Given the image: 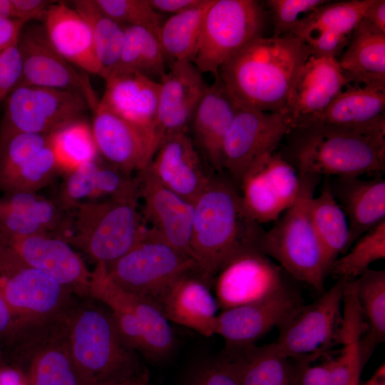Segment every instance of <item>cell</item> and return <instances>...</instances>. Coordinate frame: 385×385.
<instances>
[{
    "instance_id": "cell-1",
    "label": "cell",
    "mask_w": 385,
    "mask_h": 385,
    "mask_svg": "<svg viewBox=\"0 0 385 385\" xmlns=\"http://www.w3.org/2000/svg\"><path fill=\"white\" fill-rule=\"evenodd\" d=\"M310 56L308 45L296 36L261 35L227 61L217 77L237 106L285 114L294 81Z\"/></svg>"
},
{
    "instance_id": "cell-2",
    "label": "cell",
    "mask_w": 385,
    "mask_h": 385,
    "mask_svg": "<svg viewBox=\"0 0 385 385\" xmlns=\"http://www.w3.org/2000/svg\"><path fill=\"white\" fill-rule=\"evenodd\" d=\"M193 206L190 248L208 282L236 255L259 249L265 231L247 213L239 190L225 173L211 174Z\"/></svg>"
},
{
    "instance_id": "cell-3",
    "label": "cell",
    "mask_w": 385,
    "mask_h": 385,
    "mask_svg": "<svg viewBox=\"0 0 385 385\" xmlns=\"http://www.w3.org/2000/svg\"><path fill=\"white\" fill-rule=\"evenodd\" d=\"M282 156L300 175L359 177L385 170V129H357L324 123L294 127Z\"/></svg>"
},
{
    "instance_id": "cell-4",
    "label": "cell",
    "mask_w": 385,
    "mask_h": 385,
    "mask_svg": "<svg viewBox=\"0 0 385 385\" xmlns=\"http://www.w3.org/2000/svg\"><path fill=\"white\" fill-rule=\"evenodd\" d=\"M69 348L83 385H116L141 372L108 309L79 299L67 314Z\"/></svg>"
},
{
    "instance_id": "cell-5",
    "label": "cell",
    "mask_w": 385,
    "mask_h": 385,
    "mask_svg": "<svg viewBox=\"0 0 385 385\" xmlns=\"http://www.w3.org/2000/svg\"><path fill=\"white\" fill-rule=\"evenodd\" d=\"M138 200V194H134L79 203L66 212L58 237L96 264L111 263L133 247L147 229Z\"/></svg>"
},
{
    "instance_id": "cell-6",
    "label": "cell",
    "mask_w": 385,
    "mask_h": 385,
    "mask_svg": "<svg viewBox=\"0 0 385 385\" xmlns=\"http://www.w3.org/2000/svg\"><path fill=\"white\" fill-rule=\"evenodd\" d=\"M300 176L297 200L264 232L259 250L276 260L289 275L322 294L329 267L310 217V203L320 177Z\"/></svg>"
},
{
    "instance_id": "cell-7",
    "label": "cell",
    "mask_w": 385,
    "mask_h": 385,
    "mask_svg": "<svg viewBox=\"0 0 385 385\" xmlns=\"http://www.w3.org/2000/svg\"><path fill=\"white\" fill-rule=\"evenodd\" d=\"M69 309L19 326L1 348L4 362L19 370L28 385H83L69 348Z\"/></svg>"
},
{
    "instance_id": "cell-8",
    "label": "cell",
    "mask_w": 385,
    "mask_h": 385,
    "mask_svg": "<svg viewBox=\"0 0 385 385\" xmlns=\"http://www.w3.org/2000/svg\"><path fill=\"white\" fill-rule=\"evenodd\" d=\"M106 265L117 285L148 300L160 309L165 295L178 279L200 272L192 257L179 251L148 227L133 247Z\"/></svg>"
},
{
    "instance_id": "cell-9",
    "label": "cell",
    "mask_w": 385,
    "mask_h": 385,
    "mask_svg": "<svg viewBox=\"0 0 385 385\" xmlns=\"http://www.w3.org/2000/svg\"><path fill=\"white\" fill-rule=\"evenodd\" d=\"M0 291L18 327L61 314L79 298L1 241Z\"/></svg>"
},
{
    "instance_id": "cell-10",
    "label": "cell",
    "mask_w": 385,
    "mask_h": 385,
    "mask_svg": "<svg viewBox=\"0 0 385 385\" xmlns=\"http://www.w3.org/2000/svg\"><path fill=\"white\" fill-rule=\"evenodd\" d=\"M265 21V11L257 1L212 0L192 63L202 73H210L217 78L227 61L262 35Z\"/></svg>"
},
{
    "instance_id": "cell-11",
    "label": "cell",
    "mask_w": 385,
    "mask_h": 385,
    "mask_svg": "<svg viewBox=\"0 0 385 385\" xmlns=\"http://www.w3.org/2000/svg\"><path fill=\"white\" fill-rule=\"evenodd\" d=\"M5 101L0 140L21 133L51 135L81 120L89 108L79 92L40 86L17 87Z\"/></svg>"
},
{
    "instance_id": "cell-12",
    "label": "cell",
    "mask_w": 385,
    "mask_h": 385,
    "mask_svg": "<svg viewBox=\"0 0 385 385\" xmlns=\"http://www.w3.org/2000/svg\"><path fill=\"white\" fill-rule=\"evenodd\" d=\"M345 282L339 279L317 300L301 304L277 327L274 344L282 355L308 362L339 342Z\"/></svg>"
},
{
    "instance_id": "cell-13",
    "label": "cell",
    "mask_w": 385,
    "mask_h": 385,
    "mask_svg": "<svg viewBox=\"0 0 385 385\" xmlns=\"http://www.w3.org/2000/svg\"><path fill=\"white\" fill-rule=\"evenodd\" d=\"M291 128L287 114L237 106L222 143L223 173L239 190L250 165L263 154L275 151Z\"/></svg>"
},
{
    "instance_id": "cell-14",
    "label": "cell",
    "mask_w": 385,
    "mask_h": 385,
    "mask_svg": "<svg viewBox=\"0 0 385 385\" xmlns=\"http://www.w3.org/2000/svg\"><path fill=\"white\" fill-rule=\"evenodd\" d=\"M287 274L259 249L245 251L231 259L217 274L215 299L218 307L225 310L272 297L290 287Z\"/></svg>"
},
{
    "instance_id": "cell-15",
    "label": "cell",
    "mask_w": 385,
    "mask_h": 385,
    "mask_svg": "<svg viewBox=\"0 0 385 385\" xmlns=\"http://www.w3.org/2000/svg\"><path fill=\"white\" fill-rule=\"evenodd\" d=\"M18 48L22 74L17 87L40 86L79 92L93 111L99 103L88 76L78 72L51 44L43 24L25 25Z\"/></svg>"
},
{
    "instance_id": "cell-16",
    "label": "cell",
    "mask_w": 385,
    "mask_h": 385,
    "mask_svg": "<svg viewBox=\"0 0 385 385\" xmlns=\"http://www.w3.org/2000/svg\"><path fill=\"white\" fill-rule=\"evenodd\" d=\"M93 111L94 141L108 164L128 175L146 168L163 139L157 129L129 121L99 103Z\"/></svg>"
},
{
    "instance_id": "cell-17",
    "label": "cell",
    "mask_w": 385,
    "mask_h": 385,
    "mask_svg": "<svg viewBox=\"0 0 385 385\" xmlns=\"http://www.w3.org/2000/svg\"><path fill=\"white\" fill-rule=\"evenodd\" d=\"M141 214L148 228L193 258L190 241L193 203L163 185L147 167L136 173ZM194 259V258H193Z\"/></svg>"
},
{
    "instance_id": "cell-18",
    "label": "cell",
    "mask_w": 385,
    "mask_h": 385,
    "mask_svg": "<svg viewBox=\"0 0 385 385\" xmlns=\"http://www.w3.org/2000/svg\"><path fill=\"white\" fill-rule=\"evenodd\" d=\"M348 84L338 59L311 55L299 71L287 98L284 113L292 128L318 123Z\"/></svg>"
},
{
    "instance_id": "cell-19",
    "label": "cell",
    "mask_w": 385,
    "mask_h": 385,
    "mask_svg": "<svg viewBox=\"0 0 385 385\" xmlns=\"http://www.w3.org/2000/svg\"><path fill=\"white\" fill-rule=\"evenodd\" d=\"M28 265L56 279L76 297L89 298L91 272L81 257L52 235L0 237Z\"/></svg>"
},
{
    "instance_id": "cell-20",
    "label": "cell",
    "mask_w": 385,
    "mask_h": 385,
    "mask_svg": "<svg viewBox=\"0 0 385 385\" xmlns=\"http://www.w3.org/2000/svg\"><path fill=\"white\" fill-rule=\"evenodd\" d=\"M204 160L189 133L177 132L163 137L148 167L163 185L193 203L213 173Z\"/></svg>"
},
{
    "instance_id": "cell-21",
    "label": "cell",
    "mask_w": 385,
    "mask_h": 385,
    "mask_svg": "<svg viewBox=\"0 0 385 385\" xmlns=\"http://www.w3.org/2000/svg\"><path fill=\"white\" fill-rule=\"evenodd\" d=\"M301 304L289 287L267 299L222 310L216 317L215 334L222 337L228 348L254 344Z\"/></svg>"
},
{
    "instance_id": "cell-22",
    "label": "cell",
    "mask_w": 385,
    "mask_h": 385,
    "mask_svg": "<svg viewBox=\"0 0 385 385\" xmlns=\"http://www.w3.org/2000/svg\"><path fill=\"white\" fill-rule=\"evenodd\" d=\"M159 83L157 130L163 138L168 134L188 132L191 119L207 87L202 73L192 61H175Z\"/></svg>"
},
{
    "instance_id": "cell-23",
    "label": "cell",
    "mask_w": 385,
    "mask_h": 385,
    "mask_svg": "<svg viewBox=\"0 0 385 385\" xmlns=\"http://www.w3.org/2000/svg\"><path fill=\"white\" fill-rule=\"evenodd\" d=\"M237 106L219 77L207 89L191 119L190 135L207 165L223 173L222 148Z\"/></svg>"
},
{
    "instance_id": "cell-24",
    "label": "cell",
    "mask_w": 385,
    "mask_h": 385,
    "mask_svg": "<svg viewBox=\"0 0 385 385\" xmlns=\"http://www.w3.org/2000/svg\"><path fill=\"white\" fill-rule=\"evenodd\" d=\"M136 177L128 175L96 159L66 173L55 203L65 212L78 204L138 194Z\"/></svg>"
},
{
    "instance_id": "cell-25",
    "label": "cell",
    "mask_w": 385,
    "mask_h": 385,
    "mask_svg": "<svg viewBox=\"0 0 385 385\" xmlns=\"http://www.w3.org/2000/svg\"><path fill=\"white\" fill-rule=\"evenodd\" d=\"M266 153L250 165L239 187L245 210L260 225L275 221L290 207L292 199L286 176Z\"/></svg>"
},
{
    "instance_id": "cell-26",
    "label": "cell",
    "mask_w": 385,
    "mask_h": 385,
    "mask_svg": "<svg viewBox=\"0 0 385 385\" xmlns=\"http://www.w3.org/2000/svg\"><path fill=\"white\" fill-rule=\"evenodd\" d=\"M208 283L198 272L178 279L160 306L166 319L205 337L214 335L218 304Z\"/></svg>"
},
{
    "instance_id": "cell-27",
    "label": "cell",
    "mask_w": 385,
    "mask_h": 385,
    "mask_svg": "<svg viewBox=\"0 0 385 385\" xmlns=\"http://www.w3.org/2000/svg\"><path fill=\"white\" fill-rule=\"evenodd\" d=\"M105 81L101 106L129 121L155 128L159 81L138 71L112 74Z\"/></svg>"
},
{
    "instance_id": "cell-28",
    "label": "cell",
    "mask_w": 385,
    "mask_h": 385,
    "mask_svg": "<svg viewBox=\"0 0 385 385\" xmlns=\"http://www.w3.org/2000/svg\"><path fill=\"white\" fill-rule=\"evenodd\" d=\"M332 192L344 210L349 225V245L385 220V180L381 177H335Z\"/></svg>"
},
{
    "instance_id": "cell-29",
    "label": "cell",
    "mask_w": 385,
    "mask_h": 385,
    "mask_svg": "<svg viewBox=\"0 0 385 385\" xmlns=\"http://www.w3.org/2000/svg\"><path fill=\"white\" fill-rule=\"evenodd\" d=\"M43 21L51 44L68 62L100 76L91 30L73 8L62 1L53 3Z\"/></svg>"
},
{
    "instance_id": "cell-30",
    "label": "cell",
    "mask_w": 385,
    "mask_h": 385,
    "mask_svg": "<svg viewBox=\"0 0 385 385\" xmlns=\"http://www.w3.org/2000/svg\"><path fill=\"white\" fill-rule=\"evenodd\" d=\"M385 86L346 85L318 123L357 129H385Z\"/></svg>"
},
{
    "instance_id": "cell-31",
    "label": "cell",
    "mask_w": 385,
    "mask_h": 385,
    "mask_svg": "<svg viewBox=\"0 0 385 385\" xmlns=\"http://www.w3.org/2000/svg\"><path fill=\"white\" fill-rule=\"evenodd\" d=\"M338 63L349 84L385 86V34L363 18Z\"/></svg>"
},
{
    "instance_id": "cell-32",
    "label": "cell",
    "mask_w": 385,
    "mask_h": 385,
    "mask_svg": "<svg viewBox=\"0 0 385 385\" xmlns=\"http://www.w3.org/2000/svg\"><path fill=\"white\" fill-rule=\"evenodd\" d=\"M231 361L240 385H291L294 372L289 358L282 355L274 343L228 348Z\"/></svg>"
},
{
    "instance_id": "cell-33",
    "label": "cell",
    "mask_w": 385,
    "mask_h": 385,
    "mask_svg": "<svg viewBox=\"0 0 385 385\" xmlns=\"http://www.w3.org/2000/svg\"><path fill=\"white\" fill-rule=\"evenodd\" d=\"M310 217L329 273L332 263L350 247L349 222L332 192L329 177H326L320 195L311 201Z\"/></svg>"
},
{
    "instance_id": "cell-34",
    "label": "cell",
    "mask_w": 385,
    "mask_h": 385,
    "mask_svg": "<svg viewBox=\"0 0 385 385\" xmlns=\"http://www.w3.org/2000/svg\"><path fill=\"white\" fill-rule=\"evenodd\" d=\"M160 28L125 26L119 61L110 74L138 71L153 79L165 73V57L158 37Z\"/></svg>"
},
{
    "instance_id": "cell-35",
    "label": "cell",
    "mask_w": 385,
    "mask_h": 385,
    "mask_svg": "<svg viewBox=\"0 0 385 385\" xmlns=\"http://www.w3.org/2000/svg\"><path fill=\"white\" fill-rule=\"evenodd\" d=\"M212 0H202L197 6L171 15L160 25L158 37L165 57L170 63L193 61L199 43L202 26Z\"/></svg>"
},
{
    "instance_id": "cell-36",
    "label": "cell",
    "mask_w": 385,
    "mask_h": 385,
    "mask_svg": "<svg viewBox=\"0 0 385 385\" xmlns=\"http://www.w3.org/2000/svg\"><path fill=\"white\" fill-rule=\"evenodd\" d=\"M73 9L87 23L100 67L105 80L116 66L125 38V26L104 14L94 0L73 1Z\"/></svg>"
},
{
    "instance_id": "cell-37",
    "label": "cell",
    "mask_w": 385,
    "mask_h": 385,
    "mask_svg": "<svg viewBox=\"0 0 385 385\" xmlns=\"http://www.w3.org/2000/svg\"><path fill=\"white\" fill-rule=\"evenodd\" d=\"M354 279L359 306L366 319V334L361 341V354L366 360L385 339V271L369 269Z\"/></svg>"
},
{
    "instance_id": "cell-38",
    "label": "cell",
    "mask_w": 385,
    "mask_h": 385,
    "mask_svg": "<svg viewBox=\"0 0 385 385\" xmlns=\"http://www.w3.org/2000/svg\"><path fill=\"white\" fill-rule=\"evenodd\" d=\"M371 2L372 0L334 3L329 1L302 17L290 35L302 41L321 31H331L351 36Z\"/></svg>"
},
{
    "instance_id": "cell-39",
    "label": "cell",
    "mask_w": 385,
    "mask_h": 385,
    "mask_svg": "<svg viewBox=\"0 0 385 385\" xmlns=\"http://www.w3.org/2000/svg\"><path fill=\"white\" fill-rule=\"evenodd\" d=\"M50 142L60 170L66 173L96 159L92 129L82 120L51 134Z\"/></svg>"
},
{
    "instance_id": "cell-40",
    "label": "cell",
    "mask_w": 385,
    "mask_h": 385,
    "mask_svg": "<svg viewBox=\"0 0 385 385\" xmlns=\"http://www.w3.org/2000/svg\"><path fill=\"white\" fill-rule=\"evenodd\" d=\"M384 258L385 220L360 236L349 252L332 263L329 272L339 279H354L371 263Z\"/></svg>"
},
{
    "instance_id": "cell-41",
    "label": "cell",
    "mask_w": 385,
    "mask_h": 385,
    "mask_svg": "<svg viewBox=\"0 0 385 385\" xmlns=\"http://www.w3.org/2000/svg\"><path fill=\"white\" fill-rule=\"evenodd\" d=\"M61 171L51 142L6 179L0 189L6 192H34L48 184Z\"/></svg>"
},
{
    "instance_id": "cell-42",
    "label": "cell",
    "mask_w": 385,
    "mask_h": 385,
    "mask_svg": "<svg viewBox=\"0 0 385 385\" xmlns=\"http://www.w3.org/2000/svg\"><path fill=\"white\" fill-rule=\"evenodd\" d=\"M6 202L40 224L45 231L58 237L62 232L66 214L53 201L34 192H17L6 194Z\"/></svg>"
},
{
    "instance_id": "cell-43",
    "label": "cell",
    "mask_w": 385,
    "mask_h": 385,
    "mask_svg": "<svg viewBox=\"0 0 385 385\" xmlns=\"http://www.w3.org/2000/svg\"><path fill=\"white\" fill-rule=\"evenodd\" d=\"M50 142V135L21 133L0 140V185Z\"/></svg>"
},
{
    "instance_id": "cell-44",
    "label": "cell",
    "mask_w": 385,
    "mask_h": 385,
    "mask_svg": "<svg viewBox=\"0 0 385 385\" xmlns=\"http://www.w3.org/2000/svg\"><path fill=\"white\" fill-rule=\"evenodd\" d=\"M101 11L123 26L160 28V16L149 0H94Z\"/></svg>"
},
{
    "instance_id": "cell-45",
    "label": "cell",
    "mask_w": 385,
    "mask_h": 385,
    "mask_svg": "<svg viewBox=\"0 0 385 385\" xmlns=\"http://www.w3.org/2000/svg\"><path fill=\"white\" fill-rule=\"evenodd\" d=\"M326 0H269L266 1L272 14L274 35L278 37L290 35L302 19L316 8L327 3Z\"/></svg>"
},
{
    "instance_id": "cell-46",
    "label": "cell",
    "mask_w": 385,
    "mask_h": 385,
    "mask_svg": "<svg viewBox=\"0 0 385 385\" xmlns=\"http://www.w3.org/2000/svg\"><path fill=\"white\" fill-rule=\"evenodd\" d=\"M22 74V63L18 41L0 55V102L16 88Z\"/></svg>"
},
{
    "instance_id": "cell-47",
    "label": "cell",
    "mask_w": 385,
    "mask_h": 385,
    "mask_svg": "<svg viewBox=\"0 0 385 385\" xmlns=\"http://www.w3.org/2000/svg\"><path fill=\"white\" fill-rule=\"evenodd\" d=\"M189 385H240L235 370L225 356L201 367Z\"/></svg>"
},
{
    "instance_id": "cell-48",
    "label": "cell",
    "mask_w": 385,
    "mask_h": 385,
    "mask_svg": "<svg viewBox=\"0 0 385 385\" xmlns=\"http://www.w3.org/2000/svg\"><path fill=\"white\" fill-rule=\"evenodd\" d=\"M14 19L26 23L32 19L43 20L48 7L54 3L48 0H11Z\"/></svg>"
},
{
    "instance_id": "cell-49",
    "label": "cell",
    "mask_w": 385,
    "mask_h": 385,
    "mask_svg": "<svg viewBox=\"0 0 385 385\" xmlns=\"http://www.w3.org/2000/svg\"><path fill=\"white\" fill-rule=\"evenodd\" d=\"M298 385H334L327 362L310 366L305 362L298 374Z\"/></svg>"
},
{
    "instance_id": "cell-50",
    "label": "cell",
    "mask_w": 385,
    "mask_h": 385,
    "mask_svg": "<svg viewBox=\"0 0 385 385\" xmlns=\"http://www.w3.org/2000/svg\"><path fill=\"white\" fill-rule=\"evenodd\" d=\"M26 21L16 19H0V55L18 41Z\"/></svg>"
},
{
    "instance_id": "cell-51",
    "label": "cell",
    "mask_w": 385,
    "mask_h": 385,
    "mask_svg": "<svg viewBox=\"0 0 385 385\" xmlns=\"http://www.w3.org/2000/svg\"><path fill=\"white\" fill-rule=\"evenodd\" d=\"M18 326L0 291V349L14 335Z\"/></svg>"
},
{
    "instance_id": "cell-52",
    "label": "cell",
    "mask_w": 385,
    "mask_h": 385,
    "mask_svg": "<svg viewBox=\"0 0 385 385\" xmlns=\"http://www.w3.org/2000/svg\"><path fill=\"white\" fill-rule=\"evenodd\" d=\"M202 0H149L152 8L157 11L171 14L183 12L199 4Z\"/></svg>"
},
{
    "instance_id": "cell-53",
    "label": "cell",
    "mask_w": 385,
    "mask_h": 385,
    "mask_svg": "<svg viewBox=\"0 0 385 385\" xmlns=\"http://www.w3.org/2000/svg\"><path fill=\"white\" fill-rule=\"evenodd\" d=\"M364 19L376 29L385 34V1L372 0Z\"/></svg>"
},
{
    "instance_id": "cell-54",
    "label": "cell",
    "mask_w": 385,
    "mask_h": 385,
    "mask_svg": "<svg viewBox=\"0 0 385 385\" xmlns=\"http://www.w3.org/2000/svg\"><path fill=\"white\" fill-rule=\"evenodd\" d=\"M364 385H385V365L383 364L375 371Z\"/></svg>"
},
{
    "instance_id": "cell-55",
    "label": "cell",
    "mask_w": 385,
    "mask_h": 385,
    "mask_svg": "<svg viewBox=\"0 0 385 385\" xmlns=\"http://www.w3.org/2000/svg\"><path fill=\"white\" fill-rule=\"evenodd\" d=\"M0 19H14L11 0H0Z\"/></svg>"
},
{
    "instance_id": "cell-56",
    "label": "cell",
    "mask_w": 385,
    "mask_h": 385,
    "mask_svg": "<svg viewBox=\"0 0 385 385\" xmlns=\"http://www.w3.org/2000/svg\"><path fill=\"white\" fill-rule=\"evenodd\" d=\"M116 385H149L147 374L142 372L129 379L122 381Z\"/></svg>"
},
{
    "instance_id": "cell-57",
    "label": "cell",
    "mask_w": 385,
    "mask_h": 385,
    "mask_svg": "<svg viewBox=\"0 0 385 385\" xmlns=\"http://www.w3.org/2000/svg\"><path fill=\"white\" fill-rule=\"evenodd\" d=\"M360 376H357L353 378L349 385H360Z\"/></svg>"
},
{
    "instance_id": "cell-58",
    "label": "cell",
    "mask_w": 385,
    "mask_h": 385,
    "mask_svg": "<svg viewBox=\"0 0 385 385\" xmlns=\"http://www.w3.org/2000/svg\"><path fill=\"white\" fill-rule=\"evenodd\" d=\"M4 361V359H3L1 351V349H0V363H1V361Z\"/></svg>"
},
{
    "instance_id": "cell-59",
    "label": "cell",
    "mask_w": 385,
    "mask_h": 385,
    "mask_svg": "<svg viewBox=\"0 0 385 385\" xmlns=\"http://www.w3.org/2000/svg\"><path fill=\"white\" fill-rule=\"evenodd\" d=\"M150 385V384H149Z\"/></svg>"
}]
</instances>
